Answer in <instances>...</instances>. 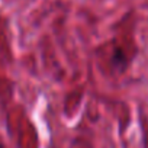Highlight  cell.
I'll use <instances>...</instances> for the list:
<instances>
[{
  "mask_svg": "<svg viewBox=\"0 0 148 148\" xmlns=\"http://www.w3.org/2000/svg\"><path fill=\"white\" fill-rule=\"evenodd\" d=\"M113 62H115V67H118V68L125 67L126 58H125V55H123V52H122L121 48H116L115 49V52H113Z\"/></svg>",
  "mask_w": 148,
  "mask_h": 148,
  "instance_id": "1",
  "label": "cell"
},
{
  "mask_svg": "<svg viewBox=\"0 0 148 148\" xmlns=\"http://www.w3.org/2000/svg\"><path fill=\"white\" fill-rule=\"evenodd\" d=\"M0 148H2V147H0Z\"/></svg>",
  "mask_w": 148,
  "mask_h": 148,
  "instance_id": "2",
  "label": "cell"
}]
</instances>
